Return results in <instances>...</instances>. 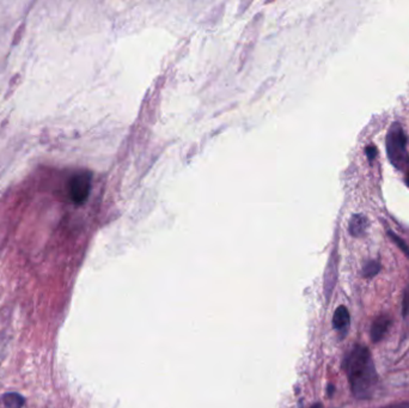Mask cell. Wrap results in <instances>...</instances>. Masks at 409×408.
<instances>
[{
  "instance_id": "cell-9",
  "label": "cell",
  "mask_w": 409,
  "mask_h": 408,
  "mask_svg": "<svg viewBox=\"0 0 409 408\" xmlns=\"http://www.w3.org/2000/svg\"><path fill=\"white\" fill-rule=\"evenodd\" d=\"M381 271V263L378 261H369L366 263L364 268H362V275L365 278H374V275H377Z\"/></svg>"
},
{
  "instance_id": "cell-10",
  "label": "cell",
  "mask_w": 409,
  "mask_h": 408,
  "mask_svg": "<svg viewBox=\"0 0 409 408\" xmlns=\"http://www.w3.org/2000/svg\"><path fill=\"white\" fill-rule=\"evenodd\" d=\"M388 235H389L390 239L393 240V244H396V246H398V247L405 253V256H407L409 258V247L407 246L405 241L402 240L401 237H398L395 232H388Z\"/></svg>"
},
{
  "instance_id": "cell-12",
  "label": "cell",
  "mask_w": 409,
  "mask_h": 408,
  "mask_svg": "<svg viewBox=\"0 0 409 408\" xmlns=\"http://www.w3.org/2000/svg\"><path fill=\"white\" fill-rule=\"evenodd\" d=\"M365 153L366 157H367L369 162H370L371 164H372V162H374V160H376V157H377L378 155L377 148H376V146L374 145L366 146Z\"/></svg>"
},
{
  "instance_id": "cell-3",
  "label": "cell",
  "mask_w": 409,
  "mask_h": 408,
  "mask_svg": "<svg viewBox=\"0 0 409 408\" xmlns=\"http://www.w3.org/2000/svg\"><path fill=\"white\" fill-rule=\"evenodd\" d=\"M91 176L90 173L83 172V173L75 174L70 181V198L75 205H83L89 198L91 191Z\"/></svg>"
},
{
  "instance_id": "cell-6",
  "label": "cell",
  "mask_w": 409,
  "mask_h": 408,
  "mask_svg": "<svg viewBox=\"0 0 409 408\" xmlns=\"http://www.w3.org/2000/svg\"><path fill=\"white\" fill-rule=\"evenodd\" d=\"M335 282H336V256H331V261L328 263V268L324 277V292H326V299L331 297V291L334 289Z\"/></svg>"
},
{
  "instance_id": "cell-16",
  "label": "cell",
  "mask_w": 409,
  "mask_h": 408,
  "mask_svg": "<svg viewBox=\"0 0 409 408\" xmlns=\"http://www.w3.org/2000/svg\"><path fill=\"white\" fill-rule=\"evenodd\" d=\"M311 408H323V406L321 404H315Z\"/></svg>"
},
{
  "instance_id": "cell-13",
  "label": "cell",
  "mask_w": 409,
  "mask_h": 408,
  "mask_svg": "<svg viewBox=\"0 0 409 408\" xmlns=\"http://www.w3.org/2000/svg\"><path fill=\"white\" fill-rule=\"evenodd\" d=\"M379 408H409V402H398V404H389Z\"/></svg>"
},
{
  "instance_id": "cell-1",
  "label": "cell",
  "mask_w": 409,
  "mask_h": 408,
  "mask_svg": "<svg viewBox=\"0 0 409 408\" xmlns=\"http://www.w3.org/2000/svg\"><path fill=\"white\" fill-rule=\"evenodd\" d=\"M350 390L357 399H370L377 387L378 375L370 351L365 346L355 345L343 361Z\"/></svg>"
},
{
  "instance_id": "cell-4",
  "label": "cell",
  "mask_w": 409,
  "mask_h": 408,
  "mask_svg": "<svg viewBox=\"0 0 409 408\" xmlns=\"http://www.w3.org/2000/svg\"><path fill=\"white\" fill-rule=\"evenodd\" d=\"M390 325H391V318L388 314L378 315L377 318H374L371 326V339L372 342H381L383 337H386L388 330H389Z\"/></svg>"
},
{
  "instance_id": "cell-2",
  "label": "cell",
  "mask_w": 409,
  "mask_h": 408,
  "mask_svg": "<svg viewBox=\"0 0 409 408\" xmlns=\"http://www.w3.org/2000/svg\"><path fill=\"white\" fill-rule=\"evenodd\" d=\"M407 142H408V138L398 122H395L390 126L388 134H386V153H388L390 163L398 170L405 169L409 163Z\"/></svg>"
},
{
  "instance_id": "cell-5",
  "label": "cell",
  "mask_w": 409,
  "mask_h": 408,
  "mask_svg": "<svg viewBox=\"0 0 409 408\" xmlns=\"http://www.w3.org/2000/svg\"><path fill=\"white\" fill-rule=\"evenodd\" d=\"M350 316L345 306H338L333 316V327L340 333H346L350 327Z\"/></svg>"
},
{
  "instance_id": "cell-7",
  "label": "cell",
  "mask_w": 409,
  "mask_h": 408,
  "mask_svg": "<svg viewBox=\"0 0 409 408\" xmlns=\"http://www.w3.org/2000/svg\"><path fill=\"white\" fill-rule=\"evenodd\" d=\"M369 227V220L364 215H353L350 218L348 230L350 234L354 237H362L365 234Z\"/></svg>"
},
{
  "instance_id": "cell-11",
  "label": "cell",
  "mask_w": 409,
  "mask_h": 408,
  "mask_svg": "<svg viewBox=\"0 0 409 408\" xmlns=\"http://www.w3.org/2000/svg\"><path fill=\"white\" fill-rule=\"evenodd\" d=\"M402 315L407 320L409 318V287L403 292V299H402Z\"/></svg>"
},
{
  "instance_id": "cell-8",
  "label": "cell",
  "mask_w": 409,
  "mask_h": 408,
  "mask_svg": "<svg viewBox=\"0 0 409 408\" xmlns=\"http://www.w3.org/2000/svg\"><path fill=\"white\" fill-rule=\"evenodd\" d=\"M3 404L6 408H23L25 399L18 392H6L3 395Z\"/></svg>"
},
{
  "instance_id": "cell-15",
  "label": "cell",
  "mask_w": 409,
  "mask_h": 408,
  "mask_svg": "<svg viewBox=\"0 0 409 408\" xmlns=\"http://www.w3.org/2000/svg\"><path fill=\"white\" fill-rule=\"evenodd\" d=\"M405 184H407V186L409 187V172L407 173V175H405Z\"/></svg>"
},
{
  "instance_id": "cell-14",
  "label": "cell",
  "mask_w": 409,
  "mask_h": 408,
  "mask_svg": "<svg viewBox=\"0 0 409 408\" xmlns=\"http://www.w3.org/2000/svg\"><path fill=\"white\" fill-rule=\"evenodd\" d=\"M333 390H334V387H333V385H329V387H328V394H329V397H331Z\"/></svg>"
}]
</instances>
